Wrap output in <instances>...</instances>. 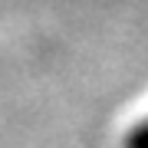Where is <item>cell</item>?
<instances>
[{"label": "cell", "mask_w": 148, "mask_h": 148, "mask_svg": "<svg viewBox=\"0 0 148 148\" xmlns=\"http://www.w3.org/2000/svg\"><path fill=\"white\" fill-rule=\"evenodd\" d=\"M122 148H148V115L135 119L122 135Z\"/></svg>", "instance_id": "6da1fadb"}]
</instances>
